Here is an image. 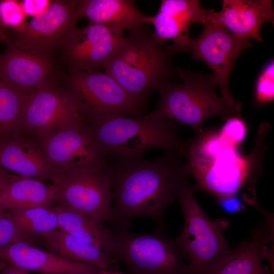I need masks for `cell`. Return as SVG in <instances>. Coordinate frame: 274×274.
Masks as SVG:
<instances>
[{
  "label": "cell",
  "mask_w": 274,
  "mask_h": 274,
  "mask_svg": "<svg viewBox=\"0 0 274 274\" xmlns=\"http://www.w3.org/2000/svg\"><path fill=\"white\" fill-rule=\"evenodd\" d=\"M222 210L229 213H236L244 208L238 193L222 196L216 198Z\"/></svg>",
  "instance_id": "obj_31"
},
{
  "label": "cell",
  "mask_w": 274,
  "mask_h": 274,
  "mask_svg": "<svg viewBox=\"0 0 274 274\" xmlns=\"http://www.w3.org/2000/svg\"><path fill=\"white\" fill-rule=\"evenodd\" d=\"M202 25L200 35L188 40L185 52H189L193 59L202 61L210 67L216 87L225 101L230 105H242L230 92L229 77L236 59L252 44L249 39L236 37L210 18Z\"/></svg>",
  "instance_id": "obj_9"
},
{
  "label": "cell",
  "mask_w": 274,
  "mask_h": 274,
  "mask_svg": "<svg viewBox=\"0 0 274 274\" xmlns=\"http://www.w3.org/2000/svg\"><path fill=\"white\" fill-rule=\"evenodd\" d=\"M5 214L32 237L41 235L45 237L58 229L57 213L54 207L49 205L8 210Z\"/></svg>",
  "instance_id": "obj_26"
},
{
  "label": "cell",
  "mask_w": 274,
  "mask_h": 274,
  "mask_svg": "<svg viewBox=\"0 0 274 274\" xmlns=\"http://www.w3.org/2000/svg\"><path fill=\"white\" fill-rule=\"evenodd\" d=\"M122 29L89 23L77 26L63 38L58 50L70 73L104 68L122 43Z\"/></svg>",
  "instance_id": "obj_11"
},
{
  "label": "cell",
  "mask_w": 274,
  "mask_h": 274,
  "mask_svg": "<svg viewBox=\"0 0 274 274\" xmlns=\"http://www.w3.org/2000/svg\"><path fill=\"white\" fill-rule=\"evenodd\" d=\"M93 142L103 159H140L152 149L185 153L188 141L178 130L182 125L160 118L119 114L86 113Z\"/></svg>",
  "instance_id": "obj_2"
},
{
  "label": "cell",
  "mask_w": 274,
  "mask_h": 274,
  "mask_svg": "<svg viewBox=\"0 0 274 274\" xmlns=\"http://www.w3.org/2000/svg\"><path fill=\"white\" fill-rule=\"evenodd\" d=\"M5 262L0 260V270L5 266Z\"/></svg>",
  "instance_id": "obj_38"
},
{
  "label": "cell",
  "mask_w": 274,
  "mask_h": 274,
  "mask_svg": "<svg viewBox=\"0 0 274 274\" xmlns=\"http://www.w3.org/2000/svg\"><path fill=\"white\" fill-rule=\"evenodd\" d=\"M214 11L203 8L197 0H162L157 13L147 16L146 22L153 25V35L157 40L163 43L173 40V44L167 48L174 54L185 52L191 25L203 24Z\"/></svg>",
  "instance_id": "obj_15"
},
{
  "label": "cell",
  "mask_w": 274,
  "mask_h": 274,
  "mask_svg": "<svg viewBox=\"0 0 274 274\" xmlns=\"http://www.w3.org/2000/svg\"><path fill=\"white\" fill-rule=\"evenodd\" d=\"M49 2L46 1H24L21 6L25 13L33 14L42 13L48 6Z\"/></svg>",
  "instance_id": "obj_32"
},
{
  "label": "cell",
  "mask_w": 274,
  "mask_h": 274,
  "mask_svg": "<svg viewBox=\"0 0 274 274\" xmlns=\"http://www.w3.org/2000/svg\"><path fill=\"white\" fill-rule=\"evenodd\" d=\"M45 238L49 252L65 259L108 269L117 262L100 248L60 229Z\"/></svg>",
  "instance_id": "obj_23"
},
{
  "label": "cell",
  "mask_w": 274,
  "mask_h": 274,
  "mask_svg": "<svg viewBox=\"0 0 274 274\" xmlns=\"http://www.w3.org/2000/svg\"><path fill=\"white\" fill-rule=\"evenodd\" d=\"M194 191L188 177L183 178L176 197L182 211L184 224L174 239L189 261V274H213L230 250L224 233L228 222L209 218L196 201Z\"/></svg>",
  "instance_id": "obj_5"
},
{
  "label": "cell",
  "mask_w": 274,
  "mask_h": 274,
  "mask_svg": "<svg viewBox=\"0 0 274 274\" xmlns=\"http://www.w3.org/2000/svg\"><path fill=\"white\" fill-rule=\"evenodd\" d=\"M0 54V80L23 90L33 91L54 82L52 58L35 54L13 45Z\"/></svg>",
  "instance_id": "obj_16"
},
{
  "label": "cell",
  "mask_w": 274,
  "mask_h": 274,
  "mask_svg": "<svg viewBox=\"0 0 274 274\" xmlns=\"http://www.w3.org/2000/svg\"><path fill=\"white\" fill-rule=\"evenodd\" d=\"M56 190L52 184L13 174L0 192L8 211L49 206L54 201Z\"/></svg>",
  "instance_id": "obj_22"
},
{
  "label": "cell",
  "mask_w": 274,
  "mask_h": 274,
  "mask_svg": "<svg viewBox=\"0 0 274 274\" xmlns=\"http://www.w3.org/2000/svg\"><path fill=\"white\" fill-rule=\"evenodd\" d=\"M68 88L81 104L82 114L112 113L144 117L147 102L129 95L107 72L89 70L70 73Z\"/></svg>",
  "instance_id": "obj_10"
},
{
  "label": "cell",
  "mask_w": 274,
  "mask_h": 274,
  "mask_svg": "<svg viewBox=\"0 0 274 274\" xmlns=\"http://www.w3.org/2000/svg\"><path fill=\"white\" fill-rule=\"evenodd\" d=\"M111 230L105 252L133 274H189L175 239L160 233Z\"/></svg>",
  "instance_id": "obj_8"
},
{
  "label": "cell",
  "mask_w": 274,
  "mask_h": 274,
  "mask_svg": "<svg viewBox=\"0 0 274 274\" xmlns=\"http://www.w3.org/2000/svg\"><path fill=\"white\" fill-rule=\"evenodd\" d=\"M265 136L258 133L251 153L242 156L237 148L229 147L210 160L187 157L188 175L196 181L194 191L208 192L215 198L238 193L243 188H251L261 170Z\"/></svg>",
  "instance_id": "obj_6"
},
{
  "label": "cell",
  "mask_w": 274,
  "mask_h": 274,
  "mask_svg": "<svg viewBox=\"0 0 274 274\" xmlns=\"http://www.w3.org/2000/svg\"><path fill=\"white\" fill-rule=\"evenodd\" d=\"M102 160L57 168L51 181L57 189L53 201L57 206L80 212L100 222L109 221L113 195L102 168Z\"/></svg>",
  "instance_id": "obj_7"
},
{
  "label": "cell",
  "mask_w": 274,
  "mask_h": 274,
  "mask_svg": "<svg viewBox=\"0 0 274 274\" xmlns=\"http://www.w3.org/2000/svg\"><path fill=\"white\" fill-rule=\"evenodd\" d=\"M0 5L7 10L6 11L0 7V25L2 26L3 23L14 28L16 31L20 30L26 23L24 22L25 13L21 5H20L14 1H6L1 3Z\"/></svg>",
  "instance_id": "obj_29"
},
{
  "label": "cell",
  "mask_w": 274,
  "mask_h": 274,
  "mask_svg": "<svg viewBox=\"0 0 274 274\" xmlns=\"http://www.w3.org/2000/svg\"><path fill=\"white\" fill-rule=\"evenodd\" d=\"M273 60L267 62L260 72L255 83L254 102L259 106L268 104L274 97Z\"/></svg>",
  "instance_id": "obj_27"
},
{
  "label": "cell",
  "mask_w": 274,
  "mask_h": 274,
  "mask_svg": "<svg viewBox=\"0 0 274 274\" xmlns=\"http://www.w3.org/2000/svg\"><path fill=\"white\" fill-rule=\"evenodd\" d=\"M78 1L55 0L26 22L10 42L17 47L52 58L65 36L77 26Z\"/></svg>",
  "instance_id": "obj_13"
},
{
  "label": "cell",
  "mask_w": 274,
  "mask_h": 274,
  "mask_svg": "<svg viewBox=\"0 0 274 274\" xmlns=\"http://www.w3.org/2000/svg\"><path fill=\"white\" fill-rule=\"evenodd\" d=\"M37 140L49 161L57 167L103 159L84 118L63 125Z\"/></svg>",
  "instance_id": "obj_14"
},
{
  "label": "cell",
  "mask_w": 274,
  "mask_h": 274,
  "mask_svg": "<svg viewBox=\"0 0 274 274\" xmlns=\"http://www.w3.org/2000/svg\"><path fill=\"white\" fill-rule=\"evenodd\" d=\"M0 40H3L7 43L9 40L7 37L6 31L4 30L3 27L0 25Z\"/></svg>",
  "instance_id": "obj_36"
},
{
  "label": "cell",
  "mask_w": 274,
  "mask_h": 274,
  "mask_svg": "<svg viewBox=\"0 0 274 274\" xmlns=\"http://www.w3.org/2000/svg\"><path fill=\"white\" fill-rule=\"evenodd\" d=\"M219 131L225 141L238 148L246 137L247 127L241 117H233L226 120Z\"/></svg>",
  "instance_id": "obj_30"
},
{
  "label": "cell",
  "mask_w": 274,
  "mask_h": 274,
  "mask_svg": "<svg viewBox=\"0 0 274 274\" xmlns=\"http://www.w3.org/2000/svg\"><path fill=\"white\" fill-rule=\"evenodd\" d=\"M164 44L143 26L124 37L104 68L129 95L147 102L172 77L174 54Z\"/></svg>",
  "instance_id": "obj_3"
},
{
  "label": "cell",
  "mask_w": 274,
  "mask_h": 274,
  "mask_svg": "<svg viewBox=\"0 0 274 274\" xmlns=\"http://www.w3.org/2000/svg\"><path fill=\"white\" fill-rule=\"evenodd\" d=\"M5 211L6 210L4 207L2 196L0 192V217L4 215L6 212Z\"/></svg>",
  "instance_id": "obj_37"
},
{
  "label": "cell",
  "mask_w": 274,
  "mask_h": 274,
  "mask_svg": "<svg viewBox=\"0 0 274 274\" xmlns=\"http://www.w3.org/2000/svg\"><path fill=\"white\" fill-rule=\"evenodd\" d=\"M210 20L240 39L262 42L260 31L265 23H273L271 0H223L221 11H214Z\"/></svg>",
  "instance_id": "obj_17"
},
{
  "label": "cell",
  "mask_w": 274,
  "mask_h": 274,
  "mask_svg": "<svg viewBox=\"0 0 274 274\" xmlns=\"http://www.w3.org/2000/svg\"><path fill=\"white\" fill-rule=\"evenodd\" d=\"M78 18L90 23L119 28L130 32L144 26L147 16L131 0H80L77 7Z\"/></svg>",
  "instance_id": "obj_21"
},
{
  "label": "cell",
  "mask_w": 274,
  "mask_h": 274,
  "mask_svg": "<svg viewBox=\"0 0 274 274\" xmlns=\"http://www.w3.org/2000/svg\"><path fill=\"white\" fill-rule=\"evenodd\" d=\"M12 175L0 166V190L7 185Z\"/></svg>",
  "instance_id": "obj_34"
},
{
  "label": "cell",
  "mask_w": 274,
  "mask_h": 274,
  "mask_svg": "<svg viewBox=\"0 0 274 274\" xmlns=\"http://www.w3.org/2000/svg\"><path fill=\"white\" fill-rule=\"evenodd\" d=\"M32 238L5 213L0 217V247L20 242L31 244Z\"/></svg>",
  "instance_id": "obj_28"
},
{
  "label": "cell",
  "mask_w": 274,
  "mask_h": 274,
  "mask_svg": "<svg viewBox=\"0 0 274 274\" xmlns=\"http://www.w3.org/2000/svg\"><path fill=\"white\" fill-rule=\"evenodd\" d=\"M0 271L1 274H30L26 269L6 262Z\"/></svg>",
  "instance_id": "obj_33"
},
{
  "label": "cell",
  "mask_w": 274,
  "mask_h": 274,
  "mask_svg": "<svg viewBox=\"0 0 274 274\" xmlns=\"http://www.w3.org/2000/svg\"><path fill=\"white\" fill-rule=\"evenodd\" d=\"M32 91L0 80V134L15 135L21 131L25 106Z\"/></svg>",
  "instance_id": "obj_25"
},
{
  "label": "cell",
  "mask_w": 274,
  "mask_h": 274,
  "mask_svg": "<svg viewBox=\"0 0 274 274\" xmlns=\"http://www.w3.org/2000/svg\"><path fill=\"white\" fill-rule=\"evenodd\" d=\"M82 274H126L117 271H111L108 269H100L93 272H88Z\"/></svg>",
  "instance_id": "obj_35"
},
{
  "label": "cell",
  "mask_w": 274,
  "mask_h": 274,
  "mask_svg": "<svg viewBox=\"0 0 274 274\" xmlns=\"http://www.w3.org/2000/svg\"><path fill=\"white\" fill-rule=\"evenodd\" d=\"M0 260L29 271L46 274H82L102 269L93 264L65 259L22 242L0 247Z\"/></svg>",
  "instance_id": "obj_20"
},
{
  "label": "cell",
  "mask_w": 274,
  "mask_h": 274,
  "mask_svg": "<svg viewBox=\"0 0 274 274\" xmlns=\"http://www.w3.org/2000/svg\"><path fill=\"white\" fill-rule=\"evenodd\" d=\"M54 208L58 229L105 251L111 236V229L80 212L57 206Z\"/></svg>",
  "instance_id": "obj_24"
},
{
  "label": "cell",
  "mask_w": 274,
  "mask_h": 274,
  "mask_svg": "<svg viewBox=\"0 0 274 274\" xmlns=\"http://www.w3.org/2000/svg\"><path fill=\"white\" fill-rule=\"evenodd\" d=\"M272 222L264 220L251 231L250 237L229 253L213 274H270L263 263L267 259L273 267V252L266 244L273 241Z\"/></svg>",
  "instance_id": "obj_18"
},
{
  "label": "cell",
  "mask_w": 274,
  "mask_h": 274,
  "mask_svg": "<svg viewBox=\"0 0 274 274\" xmlns=\"http://www.w3.org/2000/svg\"><path fill=\"white\" fill-rule=\"evenodd\" d=\"M0 143V166L16 174L51 180L57 167L47 158L39 143L19 134Z\"/></svg>",
  "instance_id": "obj_19"
},
{
  "label": "cell",
  "mask_w": 274,
  "mask_h": 274,
  "mask_svg": "<svg viewBox=\"0 0 274 274\" xmlns=\"http://www.w3.org/2000/svg\"><path fill=\"white\" fill-rule=\"evenodd\" d=\"M102 168L113 195L108 222L116 231H129L130 220L136 217L151 219L164 228V212L182 179L189 176L182 155L174 150L153 159L104 158Z\"/></svg>",
  "instance_id": "obj_1"
},
{
  "label": "cell",
  "mask_w": 274,
  "mask_h": 274,
  "mask_svg": "<svg viewBox=\"0 0 274 274\" xmlns=\"http://www.w3.org/2000/svg\"><path fill=\"white\" fill-rule=\"evenodd\" d=\"M84 118L81 104L68 89L52 82L32 91L25 106L21 131L40 139L67 123Z\"/></svg>",
  "instance_id": "obj_12"
},
{
  "label": "cell",
  "mask_w": 274,
  "mask_h": 274,
  "mask_svg": "<svg viewBox=\"0 0 274 274\" xmlns=\"http://www.w3.org/2000/svg\"><path fill=\"white\" fill-rule=\"evenodd\" d=\"M182 82H168L157 90L160 95L156 109L147 114L151 117L187 125L194 131L202 130L209 118L219 116L223 120L241 117L242 105H229L215 92L213 75L194 73L177 68Z\"/></svg>",
  "instance_id": "obj_4"
}]
</instances>
